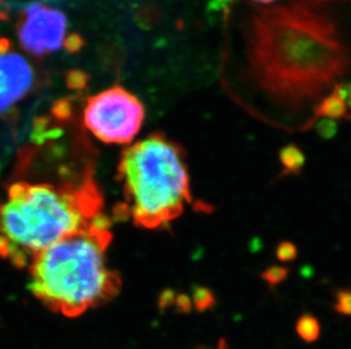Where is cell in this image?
<instances>
[{
  "label": "cell",
  "instance_id": "cell-1",
  "mask_svg": "<svg viewBox=\"0 0 351 349\" xmlns=\"http://www.w3.org/2000/svg\"><path fill=\"white\" fill-rule=\"evenodd\" d=\"M240 47L245 81L281 108L312 109L314 122L318 105L351 82V0L256 6Z\"/></svg>",
  "mask_w": 351,
  "mask_h": 349
},
{
  "label": "cell",
  "instance_id": "cell-2",
  "mask_svg": "<svg viewBox=\"0 0 351 349\" xmlns=\"http://www.w3.org/2000/svg\"><path fill=\"white\" fill-rule=\"evenodd\" d=\"M93 166L56 181L20 178L0 203V257L27 268L46 247L103 216Z\"/></svg>",
  "mask_w": 351,
  "mask_h": 349
},
{
  "label": "cell",
  "instance_id": "cell-3",
  "mask_svg": "<svg viewBox=\"0 0 351 349\" xmlns=\"http://www.w3.org/2000/svg\"><path fill=\"white\" fill-rule=\"evenodd\" d=\"M112 238L110 220L103 214L89 227L46 247L27 267L32 294L69 318L114 300L122 280L108 264Z\"/></svg>",
  "mask_w": 351,
  "mask_h": 349
},
{
  "label": "cell",
  "instance_id": "cell-4",
  "mask_svg": "<svg viewBox=\"0 0 351 349\" xmlns=\"http://www.w3.org/2000/svg\"><path fill=\"white\" fill-rule=\"evenodd\" d=\"M122 214L138 227H169L193 202L186 153L176 142L156 133L130 145L117 167Z\"/></svg>",
  "mask_w": 351,
  "mask_h": 349
},
{
  "label": "cell",
  "instance_id": "cell-5",
  "mask_svg": "<svg viewBox=\"0 0 351 349\" xmlns=\"http://www.w3.org/2000/svg\"><path fill=\"white\" fill-rule=\"evenodd\" d=\"M145 116V107L134 94L114 86L86 100L83 124L104 143L130 144L139 134Z\"/></svg>",
  "mask_w": 351,
  "mask_h": 349
},
{
  "label": "cell",
  "instance_id": "cell-6",
  "mask_svg": "<svg viewBox=\"0 0 351 349\" xmlns=\"http://www.w3.org/2000/svg\"><path fill=\"white\" fill-rule=\"evenodd\" d=\"M67 20L63 12L34 1L24 7L17 25V36L24 49L43 56L60 50L66 43Z\"/></svg>",
  "mask_w": 351,
  "mask_h": 349
},
{
  "label": "cell",
  "instance_id": "cell-7",
  "mask_svg": "<svg viewBox=\"0 0 351 349\" xmlns=\"http://www.w3.org/2000/svg\"><path fill=\"white\" fill-rule=\"evenodd\" d=\"M34 68L29 60L0 40V117L20 103L34 86Z\"/></svg>",
  "mask_w": 351,
  "mask_h": 349
},
{
  "label": "cell",
  "instance_id": "cell-8",
  "mask_svg": "<svg viewBox=\"0 0 351 349\" xmlns=\"http://www.w3.org/2000/svg\"><path fill=\"white\" fill-rule=\"evenodd\" d=\"M280 164L283 167L281 176H298L306 165L305 153L297 145H285L280 150Z\"/></svg>",
  "mask_w": 351,
  "mask_h": 349
},
{
  "label": "cell",
  "instance_id": "cell-9",
  "mask_svg": "<svg viewBox=\"0 0 351 349\" xmlns=\"http://www.w3.org/2000/svg\"><path fill=\"white\" fill-rule=\"evenodd\" d=\"M295 328H297L299 337L307 343H312V341L317 340L319 333H321V326H319L317 319L309 314L300 316Z\"/></svg>",
  "mask_w": 351,
  "mask_h": 349
},
{
  "label": "cell",
  "instance_id": "cell-10",
  "mask_svg": "<svg viewBox=\"0 0 351 349\" xmlns=\"http://www.w3.org/2000/svg\"><path fill=\"white\" fill-rule=\"evenodd\" d=\"M193 305L198 312L210 310L216 303L215 295L212 290L204 286H195L193 290Z\"/></svg>",
  "mask_w": 351,
  "mask_h": 349
},
{
  "label": "cell",
  "instance_id": "cell-11",
  "mask_svg": "<svg viewBox=\"0 0 351 349\" xmlns=\"http://www.w3.org/2000/svg\"><path fill=\"white\" fill-rule=\"evenodd\" d=\"M289 276V269L280 266H272L267 268L262 274V279L271 287L278 286L283 283Z\"/></svg>",
  "mask_w": 351,
  "mask_h": 349
},
{
  "label": "cell",
  "instance_id": "cell-12",
  "mask_svg": "<svg viewBox=\"0 0 351 349\" xmlns=\"http://www.w3.org/2000/svg\"><path fill=\"white\" fill-rule=\"evenodd\" d=\"M335 310L339 314L351 316V289H339L335 294Z\"/></svg>",
  "mask_w": 351,
  "mask_h": 349
},
{
  "label": "cell",
  "instance_id": "cell-13",
  "mask_svg": "<svg viewBox=\"0 0 351 349\" xmlns=\"http://www.w3.org/2000/svg\"><path fill=\"white\" fill-rule=\"evenodd\" d=\"M276 257L281 262H291L298 257V250L291 242H282L276 247Z\"/></svg>",
  "mask_w": 351,
  "mask_h": 349
},
{
  "label": "cell",
  "instance_id": "cell-14",
  "mask_svg": "<svg viewBox=\"0 0 351 349\" xmlns=\"http://www.w3.org/2000/svg\"><path fill=\"white\" fill-rule=\"evenodd\" d=\"M316 131L323 139L330 140L337 133V124L335 120L330 119H318L316 122Z\"/></svg>",
  "mask_w": 351,
  "mask_h": 349
},
{
  "label": "cell",
  "instance_id": "cell-15",
  "mask_svg": "<svg viewBox=\"0 0 351 349\" xmlns=\"http://www.w3.org/2000/svg\"><path fill=\"white\" fill-rule=\"evenodd\" d=\"M176 304H178V307H179V310L181 312H190L191 307H193L191 298L188 295H186V294H181V295L178 296Z\"/></svg>",
  "mask_w": 351,
  "mask_h": 349
},
{
  "label": "cell",
  "instance_id": "cell-16",
  "mask_svg": "<svg viewBox=\"0 0 351 349\" xmlns=\"http://www.w3.org/2000/svg\"><path fill=\"white\" fill-rule=\"evenodd\" d=\"M252 3H256L257 6L262 5V6H269V5H273V3H278L281 0H250Z\"/></svg>",
  "mask_w": 351,
  "mask_h": 349
},
{
  "label": "cell",
  "instance_id": "cell-17",
  "mask_svg": "<svg viewBox=\"0 0 351 349\" xmlns=\"http://www.w3.org/2000/svg\"><path fill=\"white\" fill-rule=\"evenodd\" d=\"M216 349H228L226 340H219V346Z\"/></svg>",
  "mask_w": 351,
  "mask_h": 349
}]
</instances>
